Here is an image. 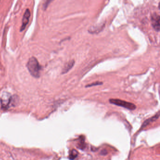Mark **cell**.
I'll return each instance as SVG.
<instances>
[{"mask_svg":"<svg viewBox=\"0 0 160 160\" xmlns=\"http://www.w3.org/2000/svg\"><path fill=\"white\" fill-rule=\"evenodd\" d=\"M160 20L159 16L157 14H154L151 18L152 26L157 32L160 31Z\"/></svg>","mask_w":160,"mask_h":160,"instance_id":"4","label":"cell"},{"mask_svg":"<svg viewBox=\"0 0 160 160\" xmlns=\"http://www.w3.org/2000/svg\"><path fill=\"white\" fill-rule=\"evenodd\" d=\"M159 114H157L155 116L151 118H149V119H147V120H146L144 122L142 126V128H145V127H146V126L149 125L150 123L156 121V120H157L159 118Z\"/></svg>","mask_w":160,"mask_h":160,"instance_id":"6","label":"cell"},{"mask_svg":"<svg viewBox=\"0 0 160 160\" xmlns=\"http://www.w3.org/2000/svg\"><path fill=\"white\" fill-rule=\"evenodd\" d=\"M103 83L102 82H95L92 83L90 84L89 85H87L85 86V87H91L92 86H95L100 85H102Z\"/></svg>","mask_w":160,"mask_h":160,"instance_id":"9","label":"cell"},{"mask_svg":"<svg viewBox=\"0 0 160 160\" xmlns=\"http://www.w3.org/2000/svg\"><path fill=\"white\" fill-rule=\"evenodd\" d=\"M74 64H75V61L74 60H72L70 61V62H69L68 63L66 64L64 68H63V71H62V74H65L67 73L70 69L73 68L74 66Z\"/></svg>","mask_w":160,"mask_h":160,"instance_id":"5","label":"cell"},{"mask_svg":"<svg viewBox=\"0 0 160 160\" xmlns=\"http://www.w3.org/2000/svg\"><path fill=\"white\" fill-rule=\"evenodd\" d=\"M110 103L117 106H121L124 107L126 109H128L129 110H134L136 109V106L133 103L131 102H128L124 100H121L117 99H110Z\"/></svg>","mask_w":160,"mask_h":160,"instance_id":"2","label":"cell"},{"mask_svg":"<svg viewBox=\"0 0 160 160\" xmlns=\"http://www.w3.org/2000/svg\"><path fill=\"white\" fill-rule=\"evenodd\" d=\"M107 154V151H106L105 150H102V151L101 152V154L102 155H106V154Z\"/></svg>","mask_w":160,"mask_h":160,"instance_id":"10","label":"cell"},{"mask_svg":"<svg viewBox=\"0 0 160 160\" xmlns=\"http://www.w3.org/2000/svg\"><path fill=\"white\" fill-rule=\"evenodd\" d=\"M26 66L29 73L33 77L35 78H39L41 67L36 58L34 57L30 58L27 62Z\"/></svg>","mask_w":160,"mask_h":160,"instance_id":"1","label":"cell"},{"mask_svg":"<svg viewBox=\"0 0 160 160\" xmlns=\"http://www.w3.org/2000/svg\"><path fill=\"white\" fill-rule=\"evenodd\" d=\"M30 16H31V13H30V10L28 9H26L23 18L22 22L20 29L21 31H23L26 28V26L29 22Z\"/></svg>","mask_w":160,"mask_h":160,"instance_id":"3","label":"cell"},{"mask_svg":"<svg viewBox=\"0 0 160 160\" xmlns=\"http://www.w3.org/2000/svg\"><path fill=\"white\" fill-rule=\"evenodd\" d=\"M78 153L76 150H72L70 152V159L73 160L75 159L77 156H78Z\"/></svg>","mask_w":160,"mask_h":160,"instance_id":"7","label":"cell"},{"mask_svg":"<svg viewBox=\"0 0 160 160\" xmlns=\"http://www.w3.org/2000/svg\"><path fill=\"white\" fill-rule=\"evenodd\" d=\"M54 0H44L43 4V8L44 10H46L48 8L49 5Z\"/></svg>","mask_w":160,"mask_h":160,"instance_id":"8","label":"cell"}]
</instances>
